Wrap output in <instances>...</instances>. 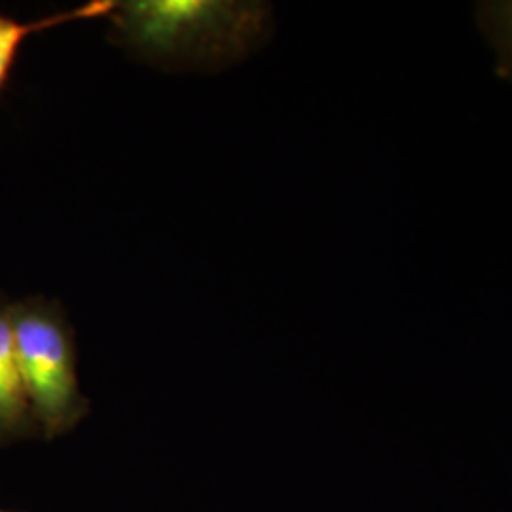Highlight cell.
<instances>
[{"mask_svg": "<svg viewBox=\"0 0 512 512\" xmlns=\"http://www.w3.org/2000/svg\"><path fill=\"white\" fill-rule=\"evenodd\" d=\"M110 42L162 71H219L262 46L272 6L234 0H116Z\"/></svg>", "mask_w": 512, "mask_h": 512, "instance_id": "cell-1", "label": "cell"}, {"mask_svg": "<svg viewBox=\"0 0 512 512\" xmlns=\"http://www.w3.org/2000/svg\"><path fill=\"white\" fill-rule=\"evenodd\" d=\"M19 372L40 421L57 431L84 410L74 366L73 329L57 300L29 296L10 306Z\"/></svg>", "mask_w": 512, "mask_h": 512, "instance_id": "cell-2", "label": "cell"}, {"mask_svg": "<svg viewBox=\"0 0 512 512\" xmlns=\"http://www.w3.org/2000/svg\"><path fill=\"white\" fill-rule=\"evenodd\" d=\"M114 6H116V0H92L82 6H76L73 10L57 12L52 16L33 19V21H19V19L0 14V93L10 80L19 50L27 38L40 31H48L80 19L109 18Z\"/></svg>", "mask_w": 512, "mask_h": 512, "instance_id": "cell-3", "label": "cell"}, {"mask_svg": "<svg viewBox=\"0 0 512 512\" xmlns=\"http://www.w3.org/2000/svg\"><path fill=\"white\" fill-rule=\"evenodd\" d=\"M10 306L0 294V431L21 425L31 408L19 372Z\"/></svg>", "mask_w": 512, "mask_h": 512, "instance_id": "cell-4", "label": "cell"}, {"mask_svg": "<svg viewBox=\"0 0 512 512\" xmlns=\"http://www.w3.org/2000/svg\"><path fill=\"white\" fill-rule=\"evenodd\" d=\"M475 23L494 52L495 73L512 82V0L476 2Z\"/></svg>", "mask_w": 512, "mask_h": 512, "instance_id": "cell-5", "label": "cell"}]
</instances>
